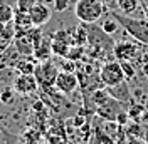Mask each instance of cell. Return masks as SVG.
I'll return each instance as SVG.
<instances>
[{
  "mask_svg": "<svg viewBox=\"0 0 148 144\" xmlns=\"http://www.w3.org/2000/svg\"><path fill=\"white\" fill-rule=\"evenodd\" d=\"M17 71H18V74H34L36 72V67L30 62H20L17 67Z\"/></svg>",
  "mask_w": 148,
  "mask_h": 144,
  "instance_id": "ffe728a7",
  "label": "cell"
},
{
  "mask_svg": "<svg viewBox=\"0 0 148 144\" xmlns=\"http://www.w3.org/2000/svg\"><path fill=\"white\" fill-rule=\"evenodd\" d=\"M123 104L121 102H118L116 99H111L108 101L104 106H101V107H98V114L101 117H104V119H111V121H116V117H118V114H120L121 111H125V109L121 107Z\"/></svg>",
  "mask_w": 148,
  "mask_h": 144,
  "instance_id": "9c48e42d",
  "label": "cell"
},
{
  "mask_svg": "<svg viewBox=\"0 0 148 144\" xmlns=\"http://www.w3.org/2000/svg\"><path fill=\"white\" fill-rule=\"evenodd\" d=\"M69 7V0H54V9L57 12H64Z\"/></svg>",
  "mask_w": 148,
  "mask_h": 144,
  "instance_id": "7402d4cb",
  "label": "cell"
},
{
  "mask_svg": "<svg viewBox=\"0 0 148 144\" xmlns=\"http://www.w3.org/2000/svg\"><path fill=\"white\" fill-rule=\"evenodd\" d=\"M56 89L62 94H71L77 89L79 86V79L74 72H66V71H59L57 77H56Z\"/></svg>",
  "mask_w": 148,
  "mask_h": 144,
  "instance_id": "277c9868",
  "label": "cell"
},
{
  "mask_svg": "<svg viewBox=\"0 0 148 144\" xmlns=\"http://www.w3.org/2000/svg\"><path fill=\"white\" fill-rule=\"evenodd\" d=\"M15 2H17V10L20 12H29L37 3V0H15Z\"/></svg>",
  "mask_w": 148,
  "mask_h": 144,
  "instance_id": "ac0fdd59",
  "label": "cell"
},
{
  "mask_svg": "<svg viewBox=\"0 0 148 144\" xmlns=\"http://www.w3.org/2000/svg\"><path fill=\"white\" fill-rule=\"evenodd\" d=\"M136 52V47L133 44H128V42H121V44L114 45V52L113 54L116 55L120 60H130Z\"/></svg>",
  "mask_w": 148,
  "mask_h": 144,
  "instance_id": "7c38bea8",
  "label": "cell"
},
{
  "mask_svg": "<svg viewBox=\"0 0 148 144\" xmlns=\"http://www.w3.org/2000/svg\"><path fill=\"white\" fill-rule=\"evenodd\" d=\"M143 141H145V144H148V129L145 131V134H143Z\"/></svg>",
  "mask_w": 148,
  "mask_h": 144,
  "instance_id": "603a6c76",
  "label": "cell"
},
{
  "mask_svg": "<svg viewBox=\"0 0 148 144\" xmlns=\"http://www.w3.org/2000/svg\"><path fill=\"white\" fill-rule=\"evenodd\" d=\"M106 90L110 92V96L113 99H116L118 102L121 104H133V99H131V92L128 89V84L123 81L120 84H116V86H110V87H106Z\"/></svg>",
  "mask_w": 148,
  "mask_h": 144,
  "instance_id": "ba28073f",
  "label": "cell"
},
{
  "mask_svg": "<svg viewBox=\"0 0 148 144\" xmlns=\"http://www.w3.org/2000/svg\"><path fill=\"white\" fill-rule=\"evenodd\" d=\"M141 121H148V112H143V116H141Z\"/></svg>",
  "mask_w": 148,
  "mask_h": 144,
  "instance_id": "cb8c5ba5",
  "label": "cell"
},
{
  "mask_svg": "<svg viewBox=\"0 0 148 144\" xmlns=\"http://www.w3.org/2000/svg\"><path fill=\"white\" fill-rule=\"evenodd\" d=\"M14 27H15V34L17 32H27L34 27L32 24V18L29 15V12H20L15 9V15H14Z\"/></svg>",
  "mask_w": 148,
  "mask_h": 144,
  "instance_id": "30bf717a",
  "label": "cell"
},
{
  "mask_svg": "<svg viewBox=\"0 0 148 144\" xmlns=\"http://www.w3.org/2000/svg\"><path fill=\"white\" fill-rule=\"evenodd\" d=\"M111 15L118 20L120 27L125 29L136 42L148 47V20L133 18L131 15H125V14H118V12H111Z\"/></svg>",
  "mask_w": 148,
  "mask_h": 144,
  "instance_id": "6da1fadb",
  "label": "cell"
},
{
  "mask_svg": "<svg viewBox=\"0 0 148 144\" xmlns=\"http://www.w3.org/2000/svg\"><path fill=\"white\" fill-rule=\"evenodd\" d=\"M29 15H30V18H32L34 27H40L42 29L47 22L51 20L52 10H51V7H49L47 3H40V2H37L36 5L29 10Z\"/></svg>",
  "mask_w": 148,
  "mask_h": 144,
  "instance_id": "5b68a950",
  "label": "cell"
},
{
  "mask_svg": "<svg viewBox=\"0 0 148 144\" xmlns=\"http://www.w3.org/2000/svg\"><path fill=\"white\" fill-rule=\"evenodd\" d=\"M113 97L110 96V92L104 89V90H98V92H94L92 94V102L98 106V107H101V106H104L108 101H111Z\"/></svg>",
  "mask_w": 148,
  "mask_h": 144,
  "instance_id": "2e32d148",
  "label": "cell"
},
{
  "mask_svg": "<svg viewBox=\"0 0 148 144\" xmlns=\"http://www.w3.org/2000/svg\"><path fill=\"white\" fill-rule=\"evenodd\" d=\"M51 54H52V40L42 37V39L39 40V44L36 45L34 57H36L37 60H40V62H46V60H49Z\"/></svg>",
  "mask_w": 148,
  "mask_h": 144,
  "instance_id": "8fae6325",
  "label": "cell"
},
{
  "mask_svg": "<svg viewBox=\"0 0 148 144\" xmlns=\"http://www.w3.org/2000/svg\"><path fill=\"white\" fill-rule=\"evenodd\" d=\"M74 14L81 24H96L104 14V3L99 0H77Z\"/></svg>",
  "mask_w": 148,
  "mask_h": 144,
  "instance_id": "7a4b0ae2",
  "label": "cell"
},
{
  "mask_svg": "<svg viewBox=\"0 0 148 144\" xmlns=\"http://www.w3.org/2000/svg\"><path fill=\"white\" fill-rule=\"evenodd\" d=\"M118 9L125 15H133L140 9V2L138 0H118Z\"/></svg>",
  "mask_w": 148,
  "mask_h": 144,
  "instance_id": "4fadbf2b",
  "label": "cell"
},
{
  "mask_svg": "<svg viewBox=\"0 0 148 144\" xmlns=\"http://www.w3.org/2000/svg\"><path fill=\"white\" fill-rule=\"evenodd\" d=\"M99 79H101V82L106 86V87L116 86V84L123 82L125 79H126V75H125V72H123L121 62H116V60L106 62L101 67V71H99Z\"/></svg>",
  "mask_w": 148,
  "mask_h": 144,
  "instance_id": "3957f363",
  "label": "cell"
},
{
  "mask_svg": "<svg viewBox=\"0 0 148 144\" xmlns=\"http://www.w3.org/2000/svg\"><path fill=\"white\" fill-rule=\"evenodd\" d=\"M14 89L20 94H30L37 89V77L34 74H18L14 81Z\"/></svg>",
  "mask_w": 148,
  "mask_h": 144,
  "instance_id": "52a82bcc",
  "label": "cell"
},
{
  "mask_svg": "<svg viewBox=\"0 0 148 144\" xmlns=\"http://www.w3.org/2000/svg\"><path fill=\"white\" fill-rule=\"evenodd\" d=\"M143 112H145V107L143 106H138V104H130V109H128V114L130 117H133V119H141V116H143Z\"/></svg>",
  "mask_w": 148,
  "mask_h": 144,
  "instance_id": "e0dca14e",
  "label": "cell"
},
{
  "mask_svg": "<svg viewBox=\"0 0 148 144\" xmlns=\"http://www.w3.org/2000/svg\"><path fill=\"white\" fill-rule=\"evenodd\" d=\"M99 2H103V3H104V5H106V3H113V2H114V0H99Z\"/></svg>",
  "mask_w": 148,
  "mask_h": 144,
  "instance_id": "d4e9b609",
  "label": "cell"
},
{
  "mask_svg": "<svg viewBox=\"0 0 148 144\" xmlns=\"http://www.w3.org/2000/svg\"><path fill=\"white\" fill-rule=\"evenodd\" d=\"M36 74H37V82H40L44 86H54L59 71H57V65L46 60V62H42V65H39L36 69Z\"/></svg>",
  "mask_w": 148,
  "mask_h": 144,
  "instance_id": "8992f818",
  "label": "cell"
},
{
  "mask_svg": "<svg viewBox=\"0 0 148 144\" xmlns=\"http://www.w3.org/2000/svg\"><path fill=\"white\" fill-rule=\"evenodd\" d=\"M0 102H3V104H12L14 102V90L12 89H3V92L0 94Z\"/></svg>",
  "mask_w": 148,
  "mask_h": 144,
  "instance_id": "d6986e66",
  "label": "cell"
},
{
  "mask_svg": "<svg viewBox=\"0 0 148 144\" xmlns=\"http://www.w3.org/2000/svg\"><path fill=\"white\" fill-rule=\"evenodd\" d=\"M15 15V9H12L9 3H0V24L7 25L9 22L14 20Z\"/></svg>",
  "mask_w": 148,
  "mask_h": 144,
  "instance_id": "5bb4252c",
  "label": "cell"
},
{
  "mask_svg": "<svg viewBox=\"0 0 148 144\" xmlns=\"http://www.w3.org/2000/svg\"><path fill=\"white\" fill-rule=\"evenodd\" d=\"M121 67H123V72H125L126 79H133L135 77V69H133V65L128 60H121Z\"/></svg>",
  "mask_w": 148,
  "mask_h": 144,
  "instance_id": "44dd1931",
  "label": "cell"
},
{
  "mask_svg": "<svg viewBox=\"0 0 148 144\" xmlns=\"http://www.w3.org/2000/svg\"><path fill=\"white\" fill-rule=\"evenodd\" d=\"M118 27H120V24H118V20L113 17L110 14V17L108 18H104L101 22V29L108 34V35H114L116 34V30H118Z\"/></svg>",
  "mask_w": 148,
  "mask_h": 144,
  "instance_id": "9a60e30c",
  "label": "cell"
}]
</instances>
